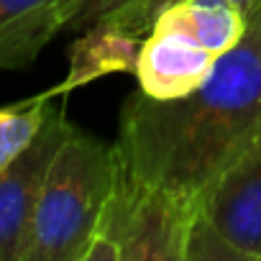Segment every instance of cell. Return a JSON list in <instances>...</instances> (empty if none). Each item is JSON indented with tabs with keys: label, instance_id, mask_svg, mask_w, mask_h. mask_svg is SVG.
<instances>
[{
	"label": "cell",
	"instance_id": "6da1fadb",
	"mask_svg": "<svg viewBox=\"0 0 261 261\" xmlns=\"http://www.w3.org/2000/svg\"><path fill=\"white\" fill-rule=\"evenodd\" d=\"M261 134V11L185 97L136 90L118 113L115 192L151 195L197 223L220 177Z\"/></svg>",
	"mask_w": 261,
	"mask_h": 261
},
{
	"label": "cell",
	"instance_id": "ba28073f",
	"mask_svg": "<svg viewBox=\"0 0 261 261\" xmlns=\"http://www.w3.org/2000/svg\"><path fill=\"white\" fill-rule=\"evenodd\" d=\"M141 41L144 39L113 34L100 26H90L87 34L82 39H77L72 46L67 80L49 92L51 95L69 92L72 87L85 85V82H90L105 72H113V69H136V57H139Z\"/></svg>",
	"mask_w": 261,
	"mask_h": 261
},
{
	"label": "cell",
	"instance_id": "277c9868",
	"mask_svg": "<svg viewBox=\"0 0 261 261\" xmlns=\"http://www.w3.org/2000/svg\"><path fill=\"white\" fill-rule=\"evenodd\" d=\"M241 261H261V134L213 187L197 218Z\"/></svg>",
	"mask_w": 261,
	"mask_h": 261
},
{
	"label": "cell",
	"instance_id": "8fae6325",
	"mask_svg": "<svg viewBox=\"0 0 261 261\" xmlns=\"http://www.w3.org/2000/svg\"><path fill=\"white\" fill-rule=\"evenodd\" d=\"M125 3H130V0H72L64 31H87Z\"/></svg>",
	"mask_w": 261,
	"mask_h": 261
},
{
	"label": "cell",
	"instance_id": "5b68a950",
	"mask_svg": "<svg viewBox=\"0 0 261 261\" xmlns=\"http://www.w3.org/2000/svg\"><path fill=\"white\" fill-rule=\"evenodd\" d=\"M218 59L220 57L192 44L190 39L151 29L141 41L134 74L139 80V90L149 97L174 100L197 90L210 77Z\"/></svg>",
	"mask_w": 261,
	"mask_h": 261
},
{
	"label": "cell",
	"instance_id": "30bf717a",
	"mask_svg": "<svg viewBox=\"0 0 261 261\" xmlns=\"http://www.w3.org/2000/svg\"><path fill=\"white\" fill-rule=\"evenodd\" d=\"M177 3V0H130V3L120 6L118 11H113L108 18H102L100 29H108L113 34H123V36H136V39H146L149 31L154 29V21L159 18V13ZM230 3L243 13V18L248 21L253 13L261 11V0H230Z\"/></svg>",
	"mask_w": 261,
	"mask_h": 261
},
{
	"label": "cell",
	"instance_id": "7a4b0ae2",
	"mask_svg": "<svg viewBox=\"0 0 261 261\" xmlns=\"http://www.w3.org/2000/svg\"><path fill=\"white\" fill-rule=\"evenodd\" d=\"M113 185V144L74 125L46 172L21 261H87Z\"/></svg>",
	"mask_w": 261,
	"mask_h": 261
},
{
	"label": "cell",
	"instance_id": "52a82bcc",
	"mask_svg": "<svg viewBox=\"0 0 261 261\" xmlns=\"http://www.w3.org/2000/svg\"><path fill=\"white\" fill-rule=\"evenodd\" d=\"M154 29L190 39L210 54L223 57L243 39L246 18L230 0H177L159 13Z\"/></svg>",
	"mask_w": 261,
	"mask_h": 261
},
{
	"label": "cell",
	"instance_id": "8992f818",
	"mask_svg": "<svg viewBox=\"0 0 261 261\" xmlns=\"http://www.w3.org/2000/svg\"><path fill=\"white\" fill-rule=\"evenodd\" d=\"M72 0H0V69H26L67 23Z\"/></svg>",
	"mask_w": 261,
	"mask_h": 261
},
{
	"label": "cell",
	"instance_id": "9c48e42d",
	"mask_svg": "<svg viewBox=\"0 0 261 261\" xmlns=\"http://www.w3.org/2000/svg\"><path fill=\"white\" fill-rule=\"evenodd\" d=\"M49 97L51 92H44L34 100H26L11 108H0V172L16 156H21L36 139L46 115Z\"/></svg>",
	"mask_w": 261,
	"mask_h": 261
},
{
	"label": "cell",
	"instance_id": "3957f363",
	"mask_svg": "<svg viewBox=\"0 0 261 261\" xmlns=\"http://www.w3.org/2000/svg\"><path fill=\"white\" fill-rule=\"evenodd\" d=\"M72 130L64 108L49 100L31 146L0 172V261H21L46 172Z\"/></svg>",
	"mask_w": 261,
	"mask_h": 261
}]
</instances>
